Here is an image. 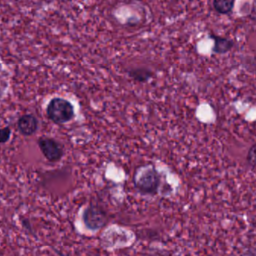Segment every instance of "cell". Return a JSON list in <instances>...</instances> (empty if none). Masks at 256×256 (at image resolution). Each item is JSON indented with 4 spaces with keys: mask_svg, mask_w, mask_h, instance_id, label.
Listing matches in <instances>:
<instances>
[{
    "mask_svg": "<svg viewBox=\"0 0 256 256\" xmlns=\"http://www.w3.org/2000/svg\"><path fill=\"white\" fill-rule=\"evenodd\" d=\"M49 119L56 124L70 122L74 116V107L68 100L62 98H54L47 107Z\"/></svg>",
    "mask_w": 256,
    "mask_h": 256,
    "instance_id": "obj_1",
    "label": "cell"
},
{
    "mask_svg": "<svg viewBox=\"0 0 256 256\" xmlns=\"http://www.w3.org/2000/svg\"><path fill=\"white\" fill-rule=\"evenodd\" d=\"M234 4V1L232 0H216L212 2V6L218 14H227L233 10Z\"/></svg>",
    "mask_w": 256,
    "mask_h": 256,
    "instance_id": "obj_7",
    "label": "cell"
},
{
    "mask_svg": "<svg viewBox=\"0 0 256 256\" xmlns=\"http://www.w3.org/2000/svg\"><path fill=\"white\" fill-rule=\"evenodd\" d=\"M12 131L8 127L0 128V144L6 143L10 140Z\"/></svg>",
    "mask_w": 256,
    "mask_h": 256,
    "instance_id": "obj_10",
    "label": "cell"
},
{
    "mask_svg": "<svg viewBox=\"0 0 256 256\" xmlns=\"http://www.w3.org/2000/svg\"><path fill=\"white\" fill-rule=\"evenodd\" d=\"M132 78L138 82H146L152 76V72L146 68H134L128 72Z\"/></svg>",
    "mask_w": 256,
    "mask_h": 256,
    "instance_id": "obj_8",
    "label": "cell"
},
{
    "mask_svg": "<svg viewBox=\"0 0 256 256\" xmlns=\"http://www.w3.org/2000/svg\"><path fill=\"white\" fill-rule=\"evenodd\" d=\"M166 256V254H158V256Z\"/></svg>",
    "mask_w": 256,
    "mask_h": 256,
    "instance_id": "obj_11",
    "label": "cell"
},
{
    "mask_svg": "<svg viewBox=\"0 0 256 256\" xmlns=\"http://www.w3.org/2000/svg\"><path fill=\"white\" fill-rule=\"evenodd\" d=\"M42 152L49 162H56L64 156V150L56 140L48 138H41L38 142Z\"/></svg>",
    "mask_w": 256,
    "mask_h": 256,
    "instance_id": "obj_4",
    "label": "cell"
},
{
    "mask_svg": "<svg viewBox=\"0 0 256 256\" xmlns=\"http://www.w3.org/2000/svg\"></svg>",
    "mask_w": 256,
    "mask_h": 256,
    "instance_id": "obj_13",
    "label": "cell"
},
{
    "mask_svg": "<svg viewBox=\"0 0 256 256\" xmlns=\"http://www.w3.org/2000/svg\"><path fill=\"white\" fill-rule=\"evenodd\" d=\"M0 68H1V65H0Z\"/></svg>",
    "mask_w": 256,
    "mask_h": 256,
    "instance_id": "obj_12",
    "label": "cell"
},
{
    "mask_svg": "<svg viewBox=\"0 0 256 256\" xmlns=\"http://www.w3.org/2000/svg\"><path fill=\"white\" fill-rule=\"evenodd\" d=\"M210 38L214 41L212 52L217 54H224L230 52L234 46V42L226 37L220 36L216 34H210Z\"/></svg>",
    "mask_w": 256,
    "mask_h": 256,
    "instance_id": "obj_6",
    "label": "cell"
},
{
    "mask_svg": "<svg viewBox=\"0 0 256 256\" xmlns=\"http://www.w3.org/2000/svg\"><path fill=\"white\" fill-rule=\"evenodd\" d=\"M256 144H252L248 150V155H247V162L252 168H254L256 166Z\"/></svg>",
    "mask_w": 256,
    "mask_h": 256,
    "instance_id": "obj_9",
    "label": "cell"
},
{
    "mask_svg": "<svg viewBox=\"0 0 256 256\" xmlns=\"http://www.w3.org/2000/svg\"><path fill=\"white\" fill-rule=\"evenodd\" d=\"M161 178L158 172L154 168L144 170L136 180V186L143 194L154 196L158 192Z\"/></svg>",
    "mask_w": 256,
    "mask_h": 256,
    "instance_id": "obj_2",
    "label": "cell"
},
{
    "mask_svg": "<svg viewBox=\"0 0 256 256\" xmlns=\"http://www.w3.org/2000/svg\"><path fill=\"white\" fill-rule=\"evenodd\" d=\"M83 220L86 228L92 230L102 228L108 222L107 214L96 205H90L85 210Z\"/></svg>",
    "mask_w": 256,
    "mask_h": 256,
    "instance_id": "obj_3",
    "label": "cell"
},
{
    "mask_svg": "<svg viewBox=\"0 0 256 256\" xmlns=\"http://www.w3.org/2000/svg\"><path fill=\"white\" fill-rule=\"evenodd\" d=\"M38 120L32 114L24 115L18 122L19 131L25 136H30L35 134L38 130Z\"/></svg>",
    "mask_w": 256,
    "mask_h": 256,
    "instance_id": "obj_5",
    "label": "cell"
}]
</instances>
